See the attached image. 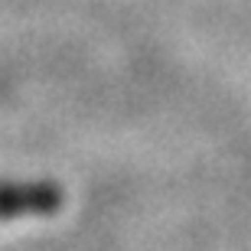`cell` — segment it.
<instances>
[{"label":"cell","mask_w":251,"mask_h":251,"mask_svg":"<svg viewBox=\"0 0 251 251\" xmlns=\"http://www.w3.org/2000/svg\"><path fill=\"white\" fill-rule=\"evenodd\" d=\"M65 202L59 183L36 179V183H0V222L29 219V215H52Z\"/></svg>","instance_id":"cell-1"}]
</instances>
